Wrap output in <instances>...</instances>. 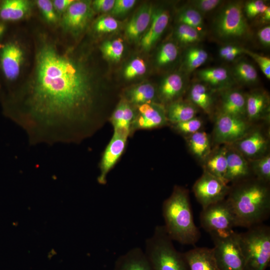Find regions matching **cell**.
Here are the masks:
<instances>
[{"instance_id": "48", "label": "cell", "mask_w": 270, "mask_h": 270, "mask_svg": "<svg viewBox=\"0 0 270 270\" xmlns=\"http://www.w3.org/2000/svg\"><path fill=\"white\" fill-rule=\"evenodd\" d=\"M114 2V0H95L92 2V6L98 12H107L112 10Z\"/></svg>"}, {"instance_id": "38", "label": "cell", "mask_w": 270, "mask_h": 270, "mask_svg": "<svg viewBox=\"0 0 270 270\" xmlns=\"http://www.w3.org/2000/svg\"><path fill=\"white\" fill-rule=\"evenodd\" d=\"M178 56V48L172 42H167L160 48L156 58L157 64L164 66L174 62Z\"/></svg>"}, {"instance_id": "30", "label": "cell", "mask_w": 270, "mask_h": 270, "mask_svg": "<svg viewBox=\"0 0 270 270\" xmlns=\"http://www.w3.org/2000/svg\"><path fill=\"white\" fill-rule=\"evenodd\" d=\"M188 145L192 154L200 160H206L210 152V144L208 134L198 131L189 135Z\"/></svg>"}, {"instance_id": "8", "label": "cell", "mask_w": 270, "mask_h": 270, "mask_svg": "<svg viewBox=\"0 0 270 270\" xmlns=\"http://www.w3.org/2000/svg\"><path fill=\"white\" fill-rule=\"evenodd\" d=\"M200 222L210 234L230 232L236 226L234 215L226 198L202 208Z\"/></svg>"}, {"instance_id": "50", "label": "cell", "mask_w": 270, "mask_h": 270, "mask_svg": "<svg viewBox=\"0 0 270 270\" xmlns=\"http://www.w3.org/2000/svg\"><path fill=\"white\" fill-rule=\"evenodd\" d=\"M74 1V0H54L52 2L54 10L58 15L63 14Z\"/></svg>"}, {"instance_id": "53", "label": "cell", "mask_w": 270, "mask_h": 270, "mask_svg": "<svg viewBox=\"0 0 270 270\" xmlns=\"http://www.w3.org/2000/svg\"><path fill=\"white\" fill-rule=\"evenodd\" d=\"M0 92H1V86H0Z\"/></svg>"}, {"instance_id": "29", "label": "cell", "mask_w": 270, "mask_h": 270, "mask_svg": "<svg viewBox=\"0 0 270 270\" xmlns=\"http://www.w3.org/2000/svg\"><path fill=\"white\" fill-rule=\"evenodd\" d=\"M226 151L227 148H222L209 155L206 159L203 167L204 172H207L228 184L226 180L227 170Z\"/></svg>"}, {"instance_id": "32", "label": "cell", "mask_w": 270, "mask_h": 270, "mask_svg": "<svg viewBox=\"0 0 270 270\" xmlns=\"http://www.w3.org/2000/svg\"><path fill=\"white\" fill-rule=\"evenodd\" d=\"M232 74L238 81L245 84H256L258 80V72L254 66L244 60L236 63Z\"/></svg>"}, {"instance_id": "52", "label": "cell", "mask_w": 270, "mask_h": 270, "mask_svg": "<svg viewBox=\"0 0 270 270\" xmlns=\"http://www.w3.org/2000/svg\"><path fill=\"white\" fill-rule=\"evenodd\" d=\"M6 30V26L4 24L0 22V40L4 34ZM2 46H0V48Z\"/></svg>"}, {"instance_id": "12", "label": "cell", "mask_w": 270, "mask_h": 270, "mask_svg": "<svg viewBox=\"0 0 270 270\" xmlns=\"http://www.w3.org/2000/svg\"><path fill=\"white\" fill-rule=\"evenodd\" d=\"M93 9L90 0H74L62 14L61 24L66 32L74 35L85 29L90 20Z\"/></svg>"}, {"instance_id": "17", "label": "cell", "mask_w": 270, "mask_h": 270, "mask_svg": "<svg viewBox=\"0 0 270 270\" xmlns=\"http://www.w3.org/2000/svg\"><path fill=\"white\" fill-rule=\"evenodd\" d=\"M197 76L212 90L230 88L233 82L232 74L226 68L221 66L201 69L198 71Z\"/></svg>"}, {"instance_id": "20", "label": "cell", "mask_w": 270, "mask_h": 270, "mask_svg": "<svg viewBox=\"0 0 270 270\" xmlns=\"http://www.w3.org/2000/svg\"><path fill=\"white\" fill-rule=\"evenodd\" d=\"M113 270H152V269L144 252L139 247H135L116 258Z\"/></svg>"}, {"instance_id": "35", "label": "cell", "mask_w": 270, "mask_h": 270, "mask_svg": "<svg viewBox=\"0 0 270 270\" xmlns=\"http://www.w3.org/2000/svg\"><path fill=\"white\" fill-rule=\"evenodd\" d=\"M178 20L180 24L192 26L200 32L204 27L202 14L192 6L186 8L180 12Z\"/></svg>"}, {"instance_id": "18", "label": "cell", "mask_w": 270, "mask_h": 270, "mask_svg": "<svg viewBox=\"0 0 270 270\" xmlns=\"http://www.w3.org/2000/svg\"><path fill=\"white\" fill-rule=\"evenodd\" d=\"M235 143L236 144L237 150L242 154L254 159L263 156L268 142L260 131L256 130Z\"/></svg>"}, {"instance_id": "22", "label": "cell", "mask_w": 270, "mask_h": 270, "mask_svg": "<svg viewBox=\"0 0 270 270\" xmlns=\"http://www.w3.org/2000/svg\"><path fill=\"white\" fill-rule=\"evenodd\" d=\"M154 12L150 4L143 5L134 15L126 28V34L131 40L136 41L140 38L151 22Z\"/></svg>"}, {"instance_id": "37", "label": "cell", "mask_w": 270, "mask_h": 270, "mask_svg": "<svg viewBox=\"0 0 270 270\" xmlns=\"http://www.w3.org/2000/svg\"><path fill=\"white\" fill-rule=\"evenodd\" d=\"M103 55L109 60L118 61L124 50V46L120 38L104 42L100 46Z\"/></svg>"}, {"instance_id": "27", "label": "cell", "mask_w": 270, "mask_h": 270, "mask_svg": "<svg viewBox=\"0 0 270 270\" xmlns=\"http://www.w3.org/2000/svg\"><path fill=\"white\" fill-rule=\"evenodd\" d=\"M197 109L192 102L176 100L170 102L166 110L168 122L173 124L196 117Z\"/></svg>"}, {"instance_id": "5", "label": "cell", "mask_w": 270, "mask_h": 270, "mask_svg": "<svg viewBox=\"0 0 270 270\" xmlns=\"http://www.w3.org/2000/svg\"><path fill=\"white\" fill-rule=\"evenodd\" d=\"M163 226H156L146 240L144 253L152 270H188L182 252L176 250Z\"/></svg>"}, {"instance_id": "33", "label": "cell", "mask_w": 270, "mask_h": 270, "mask_svg": "<svg viewBox=\"0 0 270 270\" xmlns=\"http://www.w3.org/2000/svg\"><path fill=\"white\" fill-rule=\"evenodd\" d=\"M208 58V52L198 46L189 48L184 56V64L186 70L192 72L204 64Z\"/></svg>"}, {"instance_id": "26", "label": "cell", "mask_w": 270, "mask_h": 270, "mask_svg": "<svg viewBox=\"0 0 270 270\" xmlns=\"http://www.w3.org/2000/svg\"><path fill=\"white\" fill-rule=\"evenodd\" d=\"M269 108V98L264 92L256 90L246 96V116L256 120L266 114Z\"/></svg>"}, {"instance_id": "15", "label": "cell", "mask_w": 270, "mask_h": 270, "mask_svg": "<svg viewBox=\"0 0 270 270\" xmlns=\"http://www.w3.org/2000/svg\"><path fill=\"white\" fill-rule=\"evenodd\" d=\"M227 170L226 180L233 184L251 178L250 164L244 156L234 149H227Z\"/></svg>"}, {"instance_id": "39", "label": "cell", "mask_w": 270, "mask_h": 270, "mask_svg": "<svg viewBox=\"0 0 270 270\" xmlns=\"http://www.w3.org/2000/svg\"><path fill=\"white\" fill-rule=\"evenodd\" d=\"M36 3L48 23L54 24L58 22V14L54 10L52 0H37Z\"/></svg>"}, {"instance_id": "45", "label": "cell", "mask_w": 270, "mask_h": 270, "mask_svg": "<svg viewBox=\"0 0 270 270\" xmlns=\"http://www.w3.org/2000/svg\"><path fill=\"white\" fill-rule=\"evenodd\" d=\"M220 0H196L191 2V6L202 14H206L216 8L222 2Z\"/></svg>"}, {"instance_id": "36", "label": "cell", "mask_w": 270, "mask_h": 270, "mask_svg": "<svg viewBox=\"0 0 270 270\" xmlns=\"http://www.w3.org/2000/svg\"><path fill=\"white\" fill-rule=\"evenodd\" d=\"M178 40L184 44H195L201 40V32L189 26L180 24L176 30Z\"/></svg>"}, {"instance_id": "10", "label": "cell", "mask_w": 270, "mask_h": 270, "mask_svg": "<svg viewBox=\"0 0 270 270\" xmlns=\"http://www.w3.org/2000/svg\"><path fill=\"white\" fill-rule=\"evenodd\" d=\"M250 126L246 119L220 113L214 128V138L220 144H232L248 134Z\"/></svg>"}, {"instance_id": "1", "label": "cell", "mask_w": 270, "mask_h": 270, "mask_svg": "<svg viewBox=\"0 0 270 270\" xmlns=\"http://www.w3.org/2000/svg\"><path fill=\"white\" fill-rule=\"evenodd\" d=\"M102 92L86 58L45 32L27 78L3 98L4 114L31 145L80 142L102 126Z\"/></svg>"}, {"instance_id": "49", "label": "cell", "mask_w": 270, "mask_h": 270, "mask_svg": "<svg viewBox=\"0 0 270 270\" xmlns=\"http://www.w3.org/2000/svg\"><path fill=\"white\" fill-rule=\"evenodd\" d=\"M260 42L264 46H270V26H266L260 28L258 32Z\"/></svg>"}, {"instance_id": "41", "label": "cell", "mask_w": 270, "mask_h": 270, "mask_svg": "<svg viewBox=\"0 0 270 270\" xmlns=\"http://www.w3.org/2000/svg\"><path fill=\"white\" fill-rule=\"evenodd\" d=\"M202 120L194 117L188 120L174 124L175 130L186 134H191L199 131L202 126Z\"/></svg>"}, {"instance_id": "9", "label": "cell", "mask_w": 270, "mask_h": 270, "mask_svg": "<svg viewBox=\"0 0 270 270\" xmlns=\"http://www.w3.org/2000/svg\"><path fill=\"white\" fill-rule=\"evenodd\" d=\"M230 189L228 184L206 172L192 186L194 196L202 208L226 199Z\"/></svg>"}, {"instance_id": "28", "label": "cell", "mask_w": 270, "mask_h": 270, "mask_svg": "<svg viewBox=\"0 0 270 270\" xmlns=\"http://www.w3.org/2000/svg\"><path fill=\"white\" fill-rule=\"evenodd\" d=\"M212 90L202 82L192 84L188 94L190 102L207 114L211 112L213 104Z\"/></svg>"}, {"instance_id": "31", "label": "cell", "mask_w": 270, "mask_h": 270, "mask_svg": "<svg viewBox=\"0 0 270 270\" xmlns=\"http://www.w3.org/2000/svg\"><path fill=\"white\" fill-rule=\"evenodd\" d=\"M127 96L130 104L140 106L152 103L156 98V90L152 84H142L129 90Z\"/></svg>"}, {"instance_id": "11", "label": "cell", "mask_w": 270, "mask_h": 270, "mask_svg": "<svg viewBox=\"0 0 270 270\" xmlns=\"http://www.w3.org/2000/svg\"><path fill=\"white\" fill-rule=\"evenodd\" d=\"M25 52L17 40H10L0 48V68L6 80H16L20 75L24 60Z\"/></svg>"}, {"instance_id": "47", "label": "cell", "mask_w": 270, "mask_h": 270, "mask_svg": "<svg viewBox=\"0 0 270 270\" xmlns=\"http://www.w3.org/2000/svg\"><path fill=\"white\" fill-rule=\"evenodd\" d=\"M136 2L134 0H116L111 14L114 16L122 15L130 10Z\"/></svg>"}, {"instance_id": "24", "label": "cell", "mask_w": 270, "mask_h": 270, "mask_svg": "<svg viewBox=\"0 0 270 270\" xmlns=\"http://www.w3.org/2000/svg\"><path fill=\"white\" fill-rule=\"evenodd\" d=\"M31 8L29 0H3L0 4V18L4 21L19 20L30 14Z\"/></svg>"}, {"instance_id": "16", "label": "cell", "mask_w": 270, "mask_h": 270, "mask_svg": "<svg viewBox=\"0 0 270 270\" xmlns=\"http://www.w3.org/2000/svg\"><path fill=\"white\" fill-rule=\"evenodd\" d=\"M188 270H220L214 248L196 247L182 253Z\"/></svg>"}, {"instance_id": "13", "label": "cell", "mask_w": 270, "mask_h": 270, "mask_svg": "<svg viewBox=\"0 0 270 270\" xmlns=\"http://www.w3.org/2000/svg\"><path fill=\"white\" fill-rule=\"evenodd\" d=\"M128 136L114 132V134L104 150L99 164L100 174L98 182L101 184L106 183L108 172L115 166L126 148Z\"/></svg>"}, {"instance_id": "6", "label": "cell", "mask_w": 270, "mask_h": 270, "mask_svg": "<svg viewBox=\"0 0 270 270\" xmlns=\"http://www.w3.org/2000/svg\"><path fill=\"white\" fill-rule=\"evenodd\" d=\"M216 35L222 40L244 38L249 32L243 8L240 2L227 4L218 12L213 24Z\"/></svg>"}, {"instance_id": "23", "label": "cell", "mask_w": 270, "mask_h": 270, "mask_svg": "<svg viewBox=\"0 0 270 270\" xmlns=\"http://www.w3.org/2000/svg\"><path fill=\"white\" fill-rule=\"evenodd\" d=\"M135 115L130 104L126 100H122L110 117L114 132L128 136Z\"/></svg>"}, {"instance_id": "44", "label": "cell", "mask_w": 270, "mask_h": 270, "mask_svg": "<svg viewBox=\"0 0 270 270\" xmlns=\"http://www.w3.org/2000/svg\"><path fill=\"white\" fill-rule=\"evenodd\" d=\"M268 6L264 0H254L246 2L244 10L246 16L252 18L260 14H262Z\"/></svg>"}, {"instance_id": "14", "label": "cell", "mask_w": 270, "mask_h": 270, "mask_svg": "<svg viewBox=\"0 0 270 270\" xmlns=\"http://www.w3.org/2000/svg\"><path fill=\"white\" fill-rule=\"evenodd\" d=\"M167 122L166 110L162 106L152 102L144 104L138 106L131 131L157 128L164 126Z\"/></svg>"}, {"instance_id": "46", "label": "cell", "mask_w": 270, "mask_h": 270, "mask_svg": "<svg viewBox=\"0 0 270 270\" xmlns=\"http://www.w3.org/2000/svg\"><path fill=\"white\" fill-rule=\"evenodd\" d=\"M244 54L252 58L258 64L262 72L266 77L270 79V58L256 52L245 49Z\"/></svg>"}, {"instance_id": "21", "label": "cell", "mask_w": 270, "mask_h": 270, "mask_svg": "<svg viewBox=\"0 0 270 270\" xmlns=\"http://www.w3.org/2000/svg\"><path fill=\"white\" fill-rule=\"evenodd\" d=\"M222 95L221 113L246 119V96L240 90L228 88Z\"/></svg>"}, {"instance_id": "3", "label": "cell", "mask_w": 270, "mask_h": 270, "mask_svg": "<svg viewBox=\"0 0 270 270\" xmlns=\"http://www.w3.org/2000/svg\"><path fill=\"white\" fill-rule=\"evenodd\" d=\"M164 225L172 240L182 244L194 245L200 232L194 224L188 190L176 186L162 204Z\"/></svg>"}, {"instance_id": "25", "label": "cell", "mask_w": 270, "mask_h": 270, "mask_svg": "<svg viewBox=\"0 0 270 270\" xmlns=\"http://www.w3.org/2000/svg\"><path fill=\"white\" fill-rule=\"evenodd\" d=\"M185 81L179 74L173 73L166 76L159 87V96L164 102H172L184 91Z\"/></svg>"}, {"instance_id": "4", "label": "cell", "mask_w": 270, "mask_h": 270, "mask_svg": "<svg viewBox=\"0 0 270 270\" xmlns=\"http://www.w3.org/2000/svg\"><path fill=\"white\" fill-rule=\"evenodd\" d=\"M244 270H266L270 262V228L263 224L238 233Z\"/></svg>"}, {"instance_id": "43", "label": "cell", "mask_w": 270, "mask_h": 270, "mask_svg": "<svg viewBox=\"0 0 270 270\" xmlns=\"http://www.w3.org/2000/svg\"><path fill=\"white\" fill-rule=\"evenodd\" d=\"M118 21L112 16H106L98 19L94 24V29L98 32H110L118 28Z\"/></svg>"}, {"instance_id": "51", "label": "cell", "mask_w": 270, "mask_h": 270, "mask_svg": "<svg viewBox=\"0 0 270 270\" xmlns=\"http://www.w3.org/2000/svg\"><path fill=\"white\" fill-rule=\"evenodd\" d=\"M262 19L264 21L268 22L270 20V7L268 6L262 14Z\"/></svg>"}, {"instance_id": "7", "label": "cell", "mask_w": 270, "mask_h": 270, "mask_svg": "<svg viewBox=\"0 0 270 270\" xmlns=\"http://www.w3.org/2000/svg\"><path fill=\"white\" fill-rule=\"evenodd\" d=\"M214 258L220 270H244L238 233L234 230L210 234Z\"/></svg>"}, {"instance_id": "2", "label": "cell", "mask_w": 270, "mask_h": 270, "mask_svg": "<svg viewBox=\"0 0 270 270\" xmlns=\"http://www.w3.org/2000/svg\"><path fill=\"white\" fill-rule=\"evenodd\" d=\"M256 178L234 184L226 200L234 215L236 226L247 228L262 224L270 214L268 184Z\"/></svg>"}, {"instance_id": "19", "label": "cell", "mask_w": 270, "mask_h": 270, "mask_svg": "<svg viewBox=\"0 0 270 270\" xmlns=\"http://www.w3.org/2000/svg\"><path fill=\"white\" fill-rule=\"evenodd\" d=\"M169 19L168 10H154L150 26L141 40V46L144 50H148L157 42L166 28Z\"/></svg>"}, {"instance_id": "34", "label": "cell", "mask_w": 270, "mask_h": 270, "mask_svg": "<svg viewBox=\"0 0 270 270\" xmlns=\"http://www.w3.org/2000/svg\"><path fill=\"white\" fill-rule=\"evenodd\" d=\"M250 170L255 178L268 183L270 180V156H263L257 158L250 160Z\"/></svg>"}, {"instance_id": "40", "label": "cell", "mask_w": 270, "mask_h": 270, "mask_svg": "<svg viewBox=\"0 0 270 270\" xmlns=\"http://www.w3.org/2000/svg\"><path fill=\"white\" fill-rule=\"evenodd\" d=\"M146 69L144 60L138 58L132 60L128 64L124 70V76L126 79H132L144 74Z\"/></svg>"}, {"instance_id": "42", "label": "cell", "mask_w": 270, "mask_h": 270, "mask_svg": "<svg viewBox=\"0 0 270 270\" xmlns=\"http://www.w3.org/2000/svg\"><path fill=\"white\" fill-rule=\"evenodd\" d=\"M245 48L232 44H228L221 46L218 50L220 57L224 60L232 61L244 53Z\"/></svg>"}]
</instances>
